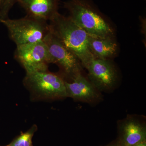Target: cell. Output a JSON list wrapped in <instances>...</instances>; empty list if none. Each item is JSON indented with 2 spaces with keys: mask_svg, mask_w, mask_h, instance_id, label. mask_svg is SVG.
I'll use <instances>...</instances> for the list:
<instances>
[{
  "mask_svg": "<svg viewBox=\"0 0 146 146\" xmlns=\"http://www.w3.org/2000/svg\"><path fill=\"white\" fill-rule=\"evenodd\" d=\"M133 146H146V141L141 142Z\"/></svg>",
  "mask_w": 146,
  "mask_h": 146,
  "instance_id": "14",
  "label": "cell"
},
{
  "mask_svg": "<svg viewBox=\"0 0 146 146\" xmlns=\"http://www.w3.org/2000/svg\"><path fill=\"white\" fill-rule=\"evenodd\" d=\"M112 38L89 35V46L96 58L106 59L115 54L117 50V45Z\"/></svg>",
  "mask_w": 146,
  "mask_h": 146,
  "instance_id": "11",
  "label": "cell"
},
{
  "mask_svg": "<svg viewBox=\"0 0 146 146\" xmlns=\"http://www.w3.org/2000/svg\"></svg>",
  "mask_w": 146,
  "mask_h": 146,
  "instance_id": "17",
  "label": "cell"
},
{
  "mask_svg": "<svg viewBox=\"0 0 146 146\" xmlns=\"http://www.w3.org/2000/svg\"><path fill=\"white\" fill-rule=\"evenodd\" d=\"M108 146H118L117 145H109Z\"/></svg>",
  "mask_w": 146,
  "mask_h": 146,
  "instance_id": "16",
  "label": "cell"
},
{
  "mask_svg": "<svg viewBox=\"0 0 146 146\" xmlns=\"http://www.w3.org/2000/svg\"><path fill=\"white\" fill-rule=\"evenodd\" d=\"M27 15L48 22L57 13L58 0H17Z\"/></svg>",
  "mask_w": 146,
  "mask_h": 146,
  "instance_id": "10",
  "label": "cell"
},
{
  "mask_svg": "<svg viewBox=\"0 0 146 146\" xmlns=\"http://www.w3.org/2000/svg\"><path fill=\"white\" fill-rule=\"evenodd\" d=\"M16 2L17 0H5L0 11V20L7 18L9 11Z\"/></svg>",
  "mask_w": 146,
  "mask_h": 146,
  "instance_id": "13",
  "label": "cell"
},
{
  "mask_svg": "<svg viewBox=\"0 0 146 146\" xmlns=\"http://www.w3.org/2000/svg\"><path fill=\"white\" fill-rule=\"evenodd\" d=\"M5 0H0V11L2 8Z\"/></svg>",
  "mask_w": 146,
  "mask_h": 146,
  "instance_id": "15",
  "label": "cell"
},
{
  "mask_svg": "<svg viewBox=\"0 0 146 146\" xmlns=\"http://www.w3.org/2000/svg\"><path fill=\"white\" fill-rule=\"evenodd\" d=\"M72 80V82L65 81L68 98L87 103L94 102L99 100V91L81 73Z\"/></svg>",
  "mask_w": 146,
  "mask_h": 146,
  "instance_id": "8",
  "label": "cell"
},
{
  "mask_svg": "<svg viewBox=\"0 0 146 146\" xmlns=\"http://www.w3.org/2000/svg\"><path fill=\"white\" fill-rule=\"evenodd\" d=\"M0 22L6 27L16 46L43 42L50 31L46 21L27 15L20 19L6 18Z\"/></svg>",
  "mask_w": 146,
  "mask_h": 146,
  "instance_id": "3",
  "label": "cell"
},
{
  "mask_svg": "<svg viewBox=\"0 0 146 146\" xmlns=\"http://www.w3.org/2000/svg\"><path fill=\"white\" fill-rule=\"evenodd\" d=\"M14 57L26 74L48 70L53 61L48 47L43 42L17 46Z\"/></svg>",
  "mask_w": 146,
  "mask_h": 146,
  "instance_id": "5",
  "label": "cell"
},
{
  "mask_svg": "<svg viewBox=\"0 0 146 146\" xmlns=\"http://www.w3.org/2000/svg\"><path fill=\"white\" fill-rule=\"evenodd\" d=\"M86 69L91 82L99 91H107L115 86L117 73L113 65L106 59L94 58Z\"/></svg>",
  "mask_w": 146,
  "mask_h": 146,
  "instance_id": "7",
  "label": "cell"
},
{
  "mask_svg": "<svg viewBox=\"0 0 146 146\" xmlns=\"http://www.w3.org/2000/svg\"><path fill=\"white\" fill-rule=\"evenodd\" d=\"M64 7L71 20L90 36L112 37L113 29L89 1L70 0L64 3Z\"/></svg>",
  "mask_w": 146,
  "mask_h": 146,
  "instance_id": "2",
  "label": "cell"
},
{
  "mask_svg": "<svg viewBox=\"0 0 146 146\" xmlns=\"http://www.w3.org/2000/svg\"><path fill=\"white\" fill-rule=\"evenodd\" d=\"M36 130L37 126L33 125L28 130L21 133L6 146H32L33 138Z\"/></svg>",
  "mask_w": 146,
  "mask_h": 146,
  "instance_id": "12",
  "label": "cell"
},
{
  "mask_svg": "<svg viewBox=\"0 0 146 146\" xmlns=\"http://www.w3.org/2000/svg\"><path fill=\"white\" fill-rule=\"evenodd\" d=\"M117 145L133 146L146 141V128L137 119L129 117L120 124Z\"/></svg>",
  "mask_w": 146,
  "mask_h": 146,
  "instance_id": "9",
  "label": "cell"
},
{
  "mask_svg": "<svg viewBox=\"0 0 146 146\" xmlns=\"http://www.w3.org/2000/svg\"><path fill=\"white\" fill-rule=\"evenodd\" d=\"M65 81L47 70L26 74L23 83L34 98L54 100L68 98Z\"/></svg>",
  "mask_w": 146,
  "mask_h": 146,
  "instance_id": "4",
  "label": "cell"
},
{
  "mask_svg": "<svg viewBox=\"0 0 146 146\" xmlns=\"http://www.w3.org/2000/svg\"><path fill=\"white\" fill-rule=\"evenodd\" d=\"M50 31L74 54L86 68L96 58L89 46V35L69 17L58 12L49 21Z\"/></svg>",
  "mask_w": 146,
  "mask_h": 146,
  "instance_id": "1",
  "label": "cell"
},
{
  "mask_svg": "<svg viewBox=\"0 0 146 146\" xmlns=\"http://www.w3.org/2000/svg\"><path fill=\"white\" fill-rule=\"evenodd\" d=\"M44 42L48 47L53 63L57 64L65 76L73 80L81 73L80 62L78 58L50 31Z\"/></svg>",
  "mask_w": 146,
  "mask_h": 146,
  "instance_id": "6",
  "label": "cell"
}]
</instances>
